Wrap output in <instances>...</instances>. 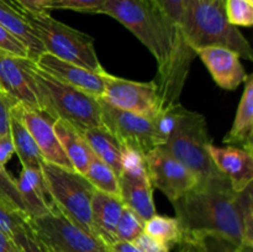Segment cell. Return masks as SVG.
Listing matches in <instances>:
<instances>
[{"label":"cell","mask_w":253,"mask_h":252,"mask_svg":"<svg viewBox=\"0 0 253 252\" xmlns=\"http://www.w3.org/2000/svg\"><path fill=\"white\" fill-rule=\"evenodd\" d=\"M172 204L183 240L220 237L241 246L245 212L253 205L252 184L237 193L221 174L200 180Z\"/></svg>","instance_id":"cell-1"},{"label":"cell","mask_w":253,"mask_h":252,"mask_svg":"<svg viewBox=\"0 0 253 252\" xmlns=\"http://www.w3.org/2000/svg\"><path fill=\"white\" fill-rule=\"evenodd\" d=\"M91 152L110 166L118 175L121 173V155L124 146L105 126L89 127L81 131Z\"/></svg>","instance_id":"cell-24"},{"label":"cell","mask_w":253,"mask_h":252,"mask_svg":"<svg viewBox=\"0 0 253 252\" xmlns=\"http://www.w3.org/2000/svg\"><path fill=\"white\" fill-rule=\"evenodd\" d=\"M108 0H46L44 9L49 10H73L79 12L96 14Z\"/></svg>","instance_id":"cell-33"},{"label":"cell","mask_w":253,"mask_h":252,"mask_svg":"<svg viewBox=\"0 0 253 252\" xmlns=\"http://www.w3.org/2000/svg\"><path fill=\"white\" fill-rule=\"evenodd\" d=\"M27 221L24 212L14 209L2 199H0V230L4 231L10 239H12L17 230L21 229Z\"/></svg>","instance_id":"cell-32"},{"label":"cell","mask_w":253,"mask_h":252,"mask_svg":"<svg viewBox=\"0 0 253 252\" xmlns=\"http://www.w3.org/2000/svg\"><path fill=\"white\" fill-rule=\"evenodd\" d=\"M224 143L240 146L253 151V76L249 74L245 81V89L240 99L239 108L234 124L226 136Z\"/></svg>","instance_id":"cell-19"},{"label":"cell","mask_w":253,"mask_h":252,"mask_svg":"<svg viewBox=\"0 0 253 252\" xmlns=\"http://www.w3.org/2000/svg\"><path fill=\"white\" fill-rule=\"evenodd\" d=\"M35 63L41 71L46 72L49 76L68 85L81 89L95 98H101L103 95L105 86L104 76L106 71L103 73H96L78 64L63 61L48 52H43Z\"/></svg>","instance_id":"cell-13"},{"label":"cell","mask_w":253,"mask_h":252,"mask_svg":"<svg viewBox=\"0 0 253 252\" xmlns=\"http://www.w3.org/2000/svg\"><path fill=\"white\" fill-rule=\"evenodd\" d=\"M132 244H135L142 252H170V247L153 239L146 232H142L137 239L133 240Z\"/></svg>","instance_id":"cell-37"},{"label":"cell","mask_w":253,"mask_h":252,"mask_svg":"<svg viewBox=\"0 0 253 252\" xmlns=\"http://www.w3.org/2000/svg\"><path fill=\"white\" fill-rule=\"evenodd\" d=\"M124 207L125 204L120 195L108 194L96 189L94 192L91 198V222L96 236L108 246L116 242V225Z\"/></svg>","instance_id":"cell-18"},{"label":"cell","mask_w":253,"mask_h":252,"mask_svg":"<svg viewBox=\"0 0 253 252\" xmlns=\"http://www.w3.org/2000/svg\"><path fill=\"white\" fill-rule=\"evenodd\" d=\"M220 88L235 90L247 79L249 74L241 63V57L232 49L221 46H207L194 49Z\"/></svg>","instance_id":"cell-15"},{"label":"cell","mask_w":253,"mask_h":252,"mask_svg":"<svg viewBox=\"0 0 253 252\" xmlns=\"http://www.w3.org/2000/svg\"><path fill=\"white\" fill-rule=\"evenodd\" d=\"M53 127L69 162L72 163L77 172L84 175L93 152L86 141L84 140L82 132L72 124L67 123L66 120H62V119L54 120Z\"/></svg>","instance_id":"cell-23"},{"label":"cell","mask_w":253,"mask_h":252,"mask_svg":"<svg viewBox=\"0 0 253 252\" xmlns=\"http://www.w3.org/2000/svg\"><path fill=\"white\" fill-rule=\"evenodd\" d=\"M143 232L161 241L162 244L167 245L168 247L180 245L183 241L182 229L175 217L163 216V215L157 214L153 215L151 219L145 221Z\"/></svg>","instance_id":"cell-26"},{"label":"cell","mask_w":253,"mask_h":252,"mask_svg":"<svg viewBox=\"0 0 253 252\" xmlns=\"http://www.w3.org/2000/svg\"><path fill=\"white\" fill-rule=\"evenodd\" d=\"M101 121L111 133L126 147L135 148L142 153L155 148L152 118L121 110L100 99Z\"/></svg>","instance_id":"cell-12"},{"label":"cell","mask_w":253,"mask_h":252,"mask_svg":"<svg viewBox=\"0 0 253 252\" xmlns=\"http://www.w3.org/2000/svg\"><path fill=\"white\" fill-rule=\"evenodd\" d=\"M180 30L193 51L199 47L221 46L235 51L241 58L253 61L250 42L225 15L224 0H185Z\"/></svg>","instance_id":"cell-3"},{"label":"cell","mask_w":253,"mask_h":252,"mask_svg":"<svg viewBox=\"0 0 253 252\" xmlns=\"http://www.w3.org/2000/svg\"><path fill=\"white\" fill-rule=\"evenodd\" d=\"M119 183L120 197L125 207L130 208L143 222L156 215L153 187L150 179H131L120 175Z\"/></svg>","instance_id":"cell-22"},{"label":"cell","mask_w":253,"mask_h":252,"mask_svg":"<svg viewBox=\"0 0 253 252\" xmlns=\"http://www.w3.org/2000/svg\"><path fill=\"white\" fill-rule=\"evenodd\" d=\"M96 14H104L132 32L157 61V76L165 73L175 52L190 48L182 30L152 0H108Z\"/></svg>","instance_id":"cell-2"},{"label":"cell","mask_w":253,"mask_h":252,"mask_svg":"<svg viewBox=\"0 0 253 252\" xmlns=\"http://www.w3.org/2000/svg\"><path fill=\"white\" fill-rule=\"evenodd\" d=\"M109 252H142L135 244L126 241H116L109 245Z\"/></svg>","instance_id":"cell-41"},{"label":"cell","mask_w":253,"mask_h":252,"mask_svg":"<svg viewBox=\"0 0 253 252\" xmlns=\"http://www.w3.org/2000/svg\"><path fill=\"white\" fill-rule=\"evenodd\" d=\"M145 156L151 184L170 202L179 199L199 183V178L189 168L163 147L152 148Z\"/></svg>","instance_id":"cell-9"},{"label":"cell","mask_w":253,"mask_h":252,"mask_svg":"<svg viewBox=\"0 0 253 252\" xmlns=\"http://www.w3.org/2000/svg\"><path fill=\"white\" fill-rule=\"evenodd\" d=\"M32 74L39 89L42 111L54 120H66L79 131L103 126L100 98L58 81L41 71L35 62Z\"/></svg>","instance_id":"cell-4"},{"label":"cell","mask_w":253,"mask_h":252,"mask_svg":"<svg viewBox=\"0 0 253 252\" xmlns=\"http://www.w3.org/2000/svg\"><path fill=\"white\" fill-rule=\"evenodd\" d=\"M19 110L22 121L34 137L44 162L74 169L56 135L53 127L54 119L44 111L31 110L21 105H19Z\"/></svg>","instance_id":"cell-14"},{"label":"cell","mask_w":253,"mask_h":252,"mask_svg":"<svg viewBox=\"0 0 253 252\" xmlns=\"http://www.w3.org/2000/svg\"><path fill=\"white\" fill-rule=\"evenodd\" d=\"M225 15L234 26L253 25V0H224Z\"/></svg>","instance_id":"cell-30"},{"label":"cell","mask_w":253,"mask_h":252,"mask_svg":"<svg viewBox=\"0 0 253 252\" xmlns=\"http://www.w3.org/2000/svg\"><path fill=\"white\" fill-rule=\"evenodd\" d=\"M145 222L127 207H124L120 219L116 225L115 239L116 241L133 242L143 232Z\"/></svg>","instance_id":"cell-29"},{"label":"cell","mask_w":253,"mask_h":252,"mask_svg":"<svg viewBox=\"0 0 253 252\" xmlns=\"http://www.w3.org/2000/svg\"><path fill=\"white\" fill-rule=\"evenodd\" d=\"M27 221L46 252H109L105 242L82 229L52 202L47 214Z\"/></svg>","instance_id":"cell-8"},{"label":"cell","mask_w":253,"mask_h":252,"mask_svg":"<svg viewBox=\"0 0 253 252\" xmlns=\"http://www.w3.org/2000/svg\"><path fill=\"white\" fill-rule=\"evenodd\" d=\"M10 138L22 167L41 170L43 158L34 137L22 121L17 104L12 106L10 111Z\"/></svg>","instance_id":"cell-21"},{"label":"cell","mask_w":253,"mask_h":252,"mask_svg":"<svg viewBox=\"0 0 253 252\" xmlns=\"http://www.w3.org/2000/svg\"><path fill=\"white\" fill-rule=\"evenodd\" d=\"M120 175L131 178V179H150L145 153L135 148L124 146L123 155H121Z\"/></svg>","instance_id":"cell-28"},{"label":"cell","mask_w":253,"mask_h":252,"mask_svg":"<svg viewBox=\"0 0 253 252\" xmlns=\"http://www.w3.org/2000/svg\"><path fill=\"white\" fill-rule=\"evenodd\" d=\"M27 210V217H37L47 214L51 208V199L47 192L42 170L22 167L16 180Z\"/></svg>","instance_id":"cell-20"},{"label":"cell","mask_w":253,"mask_h":252,"mask_svg":"<svg viewBox=\"0 0 253 252\" xmlns=\"http://www.w3.org/2000/svg\"><path fill=\"white\" fill-rule=\"evenodd\" d=\"M27 12L29 10L15 0H0V24L26 46L29 58L36 62L46 51L27 20Z\"/></svg>","instance_id":"cell-17"},{"label":"cell","mask_w":253,"mask_h":252,"mask_svg":"<svg viewBox=\"0 0 253 252\" xmlns=\"http://www.w3.org/2000/svg\"><path fill=\"white\" fill-rule=\"evenodd\" d=\"M183 109H184V106L182 104H178V105L167 109V110L160 111L153 116L152 124L155 147H162L167 143L168 138L177 126Z\"/></svg>","instance_id":"cell-27"},{"label":"cell","mask_w":253,"mask_h":252,"mask_svg":"<svg viewBox=\"0 0 253 252\" xmlns=\"http://www.w3.org/2000/svg\"><path fill=\"white\" fill-rule=\"evenodd\" d=\"M152 1L167 15L168 19L175 26L180 29V22H182L185 0H152Z\"/></svg>","instance_id":"cell-36"},{"label":"cell","mask_w":253,"mask_h":252,"mask_svg":"<svg viewBox=\"0 0 253 252\" xmlns=\"http://www.w3.org/2000/svg\"><path fill=\"white\" fill-rule=\"evenodd\" d=\"M15 103H12L9 98L0 89V135L10 136V111Z\"/></svg>","instance_id":"cell-38"},{"label":"cell","mask_w":253,"mask_h":252,"mask_svg":"<svg viewBox=\"0 0 253 252\" xmlns=\"http://www.w3.org/2000/svg\"><path fill=\"white\" fill-rule=\"evenodd\" d=\"M0 199L4 200L7 205H10L14 209L24 212L27 216L26 205L22 199L20 190L17 188L16 179L11 177L6 172L4 166L0 165Z\"/></svg>","instance_id":"cell-31"},{"label":"cell","mask_w":253,"mask_h":252,"mask_svg":"<svg viewBox=\"0 0 253 252\" xmlns=\"http://www.w3.org/2000/svg\"><path fill=\"white\" fill-rule=\"evenodd\" d=\"M41 170L51 202L82 229L96 236L91 222V198L95 192L91 183L76 169L44 161Z\"/></svg>","instance_id":"cell-6"},{"label":"cell","mask_w":253,"mask_h":252,"mask_svg":"<svg viewBox=\"0 0 253 252\" xmlns=\"http://www.w3.org/2000/svg\"><path fill=\"white\" fill-rule=\"evenodd\" d=\"M32 66V59L0 49V89L12 103L31 110H41Z\"/></svg>","instance_id":"cell-11"},{"label":"cell","mask_w":253,"mask_h":252,"mask_svg":"<svg viewBox=\"0 0 253 252\" xmlns=\"http://www.w3.org/2000/svg\"><path fill=\"white\" fill-rule=\"evenodd\" d=\"M84 177L91 183V185L96 190L108 193V194L120 195L119 175L116 174L115 170L110 166H108L104 161L96 157L94 153H91Z\"/></svg>","instance_id":"cell-25"},{"label":"cell","mask_w":253,"mask_h":252,"mask_svg":"<svg viewBox=\"0 0 253 252\" xmlns=\"http://www.w3.org/2000/svg\"><path fill=\"white\" fill-rule=\"evenodd\" d=\"M11 240L19 252H46L42 249L41 245L37 242V240L35 239L29 221H26V224L21 229L17 230V232L12 236Z\"/></svg>","instance_id":"cell-34"},{"label":"cell","mask_w":253,"mask_h":252,"mask_svg":"<svg viewBox=\"0 0 253 252\" xmlns=\"http://www.w3.org/2000/svg\"><path fill=\"white\" fill-rule=\"evenodd\" d=\"M27 20L46 52L89 71L105 72L98 58L93 37L53 19L47 11H29Z\"/></svg>","instance_id":"cell-5"},{"label":"cell","mask_w":253,"mask_h":252,"mask_svg":"<svg viewBox=\"0 0 253 252\" xmlns=\"http://www.w3.org/2000/svg\"><path fill=\"white\" fill-rule=\"evenodd\" d=\"M15 153L10 136L0 135V165L5 166Z\"/></svg>","instance_id":"cell-39"},{"label":"cell","mask_w":253,"mask_h":252,"mask_svg":"<svg viewBox=\"0 0 253 252\" xmlns=\"http://www.w3.org/2000/svg\"><path fill=\"white\" fill-rule=\"evenodd\" d=\"M180 246L184 252H209L202 240H183Z\"/></svg>","instance_id":"cell-40"},{"label":"cell","mask_w":253,"mask_h":252,"mask_svg":"<svg viewBox=\"0 0 253 252\" xmlns=\"http://www.w3.org/2000/svg\"><path fill=\"white\" fill-rule=\"evenodd\" d=\"M15 1L19 2L22 7H25V9L29 10V11H32V12L46 11V9H44L46 0H15Z\"/></svg>","instance_id":"cell-42"},{"label":"cell","mask_w":253,"mask_h":252,"mask_svg":"<svg viewBox=\"0 0 253 252\" xmlns=\"http://www.w3.org/2000/svg\"><path fill=\"white\" fill-rule=\"evenodd\" d=\"M0 252H19L12 240L0 230Z\"/></svg>","instance_id":"cell-43"},{"label":"cell","mask_w":253,"mask_h":252,"mask_svg":"<svg viewBox=\"0 0 253 252\" xmlns=\"http://www.w3.org/2000/svg\"><path fill=\"white\" fill-rule=\"evenodd\" d=\"M0 49L7 53L15 54V56L29 58V51L26 46L9 30L5 29L1 24H0Z\"/></svg>","instance_id":"cell-35"},{"label":"cell","mask_w":253,"mask_h":252,"mask_svg":"<svg viewBox=\"0 0 253 252\" xmlns=\"http://www.w3.org/2000/svg\"><path fill=\"white\" fill-rule=\"evenodd\" d=\"M105 86L100 99L121 110L153 118L158 110L157 85L153 81L136 82L105 72Z\"/></svg>","instance_id":"cell-10"},{"label":"cell","mask_w":253,"mask_h":252,"mask_svg":"<svg viewBox=\"0 0 253 252\" xmlns=\"http://www.w3.org/2000/svg\"><path fill=\"white\" fill-rule=\"evenodd\" d=\"M208 153L215 168L229 180L235 192L240 193L252 184L253 151L237 146H208Z\"/></svg>","instance_id":"cell-16"},{"label":"cell","mask_w":253,"mask_h":252,"mask_svg":"<svg viewBox=\"0 0 253 252\" xmlns=\"http://www.w3.org/2000/svg\"><path fill=\"white\" fill-rule=\"evenodd\" d=\"M210 143L211 137L204 115L184 108L174 131L162 147L189 168L200 182L221 175L208 153Z\"/></svg>","instance_id":"cell-7"},{"label":"cell","mask_w":253,"mask_h":252,"mask_svg":"<svg viewBox=\"0 0 253 252\" xmlns=\"http://www.w3.org/2000/svg\"><path fill=\"white\" fill-rule=\"evenodd\" d=\"M179 252H184V251H183V250L182 249H180V251Z\"/></svg>","instance_id":"cell-44"},{"label":"cell","mask_w":253,"mask_h":252,"mask_svg":"<svg viewBox=\"0 0 253 252\" xmlns=\"http://www.w3.org/2000/svg\"><path fill=\"white\" fill-rule=\"evenodd\" d=\"M208 1H212V0H208Z\"/></svg>","instance_id":"cell-45"}]
</instances>
